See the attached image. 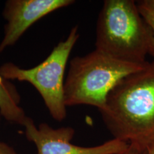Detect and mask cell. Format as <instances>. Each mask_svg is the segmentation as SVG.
Returning <instances> with one entry per match:
<instances>
[{
	"label": "cell",
	"mask_w": 154,
	"mask_h": 154,
	"mask_svg": "<svg viewBox=\"0 0 154 154\" xmlns=\"http://www.w3.org/2000/svg\"><path fill=\"white\" fill-rule=\"evenodd\" d=\"M0 154H17L8 144L0 141Z\"/></svg>",
	"instance_id": "obj_10"
},
{
	"label": "cell",
	"mask_w": 154,
	"mask_h": 154,
	"mask_svg": "<svg viewBox=\"0 0 154 154\" xmlns=\"http://www.w3.org/2000/svg\"><path fill=\"white\" fill-rule=\"evenodd\" d=\"M148 2H149L151 6H153L154 7V0H147Z\"/></svg>",
	"instance_id": "obj_12"
},
{
	"label": "cell",
	"mask_w": 154,
	"mask_h": 154,
	"mask_svg": "<svg viewBox=\"0 0 154 154\" xmlns=\"http://www.w3.org/2000/svg\"><path fill=\"white\" fill-rule=\"evenodd\" d=\"M79 38V26H75L66 39L59 42L40 64L25 69L11 62L4 63L0 67V76L5 80L29 83L41 95L51 117L56 121H63L66 117L64 74L69 57Z\"/></svg>",
	"instance_id": "obj_4"
},
{
	"label": "cell",
	"mask_w": 154,
	"mask_h": 154,
	"mask_svg": "<svg viewBox=\"0 0 154 154\" xmlns=\"http://www.w3.org/2000/svg\"><path fill=\"white\" fill-rule=\"evenodd\" d=\"M121 154H148V151L146 148L131 143L128 145V149Z\"/></svg>",
	"instance_id": "obj_9"
},
{
	"label": "cell",
	"mask_w": 154,
	"mask_h": 154,
	"mask_svg": "<svg viewBox=\"0 0 154 154\" xmlns=\"http://www.w3.org/2000/svg\"><path fill=\"white\" fill-rule=\"evenodd\" d=\"M147 63L124 62L96 49L82 57L73 58L64 82L65 105H88L101 110L116 84L128 75L143 69Z\"/></svg>",
	"instance_id": "obj_3"
},
{
	"label": "cell",
	"mask_w": 154,
	"mask_h": 154,
	"mask_svg": "<svg viewBox=\"0 0 154 154\" xmlns=\"http://www.w3.org/2000/svg\"><path fill=\"white\" fill-rule=\"evenodd\" d=\"M19 102L20 96L15 86L0 76V114L9 122L23 126L28 117Z\"/></svg>",
	"instance_id": "obj_7"
},
{
	"label": "cell",
	"mask_w": 154,
	"mask_h": 154,
	"mask_svg": "<svg viewBox=\"0 0 154 154\" xmlns=\"http://www.w3.org/2000/svg\"><path fill=\"white\" fill-rule=\"evenodd\" d=\"M74 3L73 0H8L2 15L7 24L0 53L13 46L29 28L42 17Z\"/></svg>",
	"instance_id": "obj_6"
},
{
	"label": "cell",
	"mask_w": 154,
	"mask_h": 154,
	"mask_svg": "<svg viewBox=\"0 0 154 154\" xmlns=\"http://www.w3.org/2000/svg\"><path fill=\"white\" fill-rule=\"evenodd\" d=\"M138 8L146 22L148 23L153 33V40L149 55L154 57V7L148 2L147 0H141L137 2Z\"/></svg>",
	"instance_id": "obj_8"
},
{
	"label": "cell",
	"mask_w": 154,
	"mask_h": 154,
	"mask_svg": "<svg viewBox=\"0 0 154 154\" xmlns=\"http://www.w3.org/2000/svg\"><path fill=\"white\" fill-rule=\"evenodd\" d=\"M115 139L147 149L154 143V59L121 79L100 110Z\"/></svg>",
	"instance_id": "obj_1"
},
{
	"label": "cell",
	"mask_w": 154,
	"mask_h": 154,
	"mask_svg": "<svg viewBox=\"0 0 154 154\" xmlns=\"http://www.w3.org/2000/svg\"><path fill=\"white\" fill-rule=\"evenodd\" d=\"M148 154H154V143L147 148Z\"/></svg>",
	"instance_id": "obj_11"
},
{
	"label": "cell",
	"mask_w": 154,
	"mask_h": 154,
	"mask_svg": "<svg viewBox=\"0 0 154 154\" xmlns=\"http://www.w3.org/2000/svg\"><path fill=\"white\" fill-rule=\"evenodd\" d=\"M23 126L26 138L35 144L37 154H121L129 145L113 138L91 147L77 146L71 142L75 134L72 127L54 128L45 123L37 127L29 117Z\"/></svg>",
	"instance_id": "obj_5"
},
{
	"label": "cell",
	"mask_w": 154,
	"mask_h": 154,
	"mask_svg": "<svg viewBox=\"0 0 154 154\" xmlns=\"http://www.w3.org/2000/svg\"><path fill=\"white\" fill-rule=\"evenodd\" d=\"M153 33L134 0H105L97 19L96 49L118 60L144 65Z\"/></svg>",
	"instance_id": "obj_2"
}]
</instances>
